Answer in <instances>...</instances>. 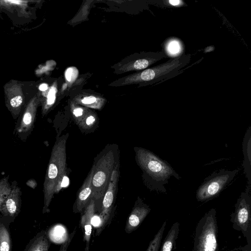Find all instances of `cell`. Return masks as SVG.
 Masks as SVG:
<instances>
[{"label":"cell","mask_w":251,"mask_h":251,"mask_svg":"<svg viewBox=\"0 0 251 251\" xmlns=\"http://www.w3.org/2000/svg\"><path fill=\"white\" fill-rule=\"evenodd\" d=\"M134 149L137 163L143 173L144 182L150 190L166 193L165 185L171 176L181 178L167 162L151 151L141 147H136Z\"/></svg>","instance_id":"obj_1"},{"label":"cell","mask_w":251,"mask_h":251,"mask_svg":"<svg viewBox=\"0 0 251 251\" xmlns=\"http://www.w3.org/2000/svg\"><path fill=\"white\" fill-rule=\"evenodd\" d=\"M68 137L67 133L57 138L51 151L43 185V213L49 211L48 207L53 195L59 191L63 178L66 175V143Z\"/></svg>","instance_id":"obj_2"},{"label":"cell","mask_w":251,"mask_h":251,"mask_svg":"<svg viewBox=\"0 0 251 251\" xmlns=\"http://www.w3.org/2000/svg\"><path fill=\"white\" fill-rule=\"evenodd\" d=\"M119 161L118 147L107 145L95 158L92 177V198L102 200L113 169Z\"/></svg>","instance_id":"obj_3"},{"label":"cell","mask_w":251,"mask_h":251,"mask_svg":"<svg viewBox=\"0 0 251 251\" xmlns=\"http://www.w3.org/2000/svg\"><path fill=\"white\" fill-rule=\"evenodd\" d=\"M190 54H184L172 58L166 62L153 67L129 77V82L152 84L174 77L182 72L191 59Z\"/></svg>","instance_id":"obj_4"},{"label":"cell","mask_w":251,"mask_h":251,"mask_svg":"<svg viewBox=\"0 0 251 251\" xmlns=\"http://www.w3.org/2000/svg\"><path fill=\"white\" fill-rule=\"evenodd\" d=\"M218 231L216 210L212 208L196 226L193 251H218Z\"/></svg>","instance_id":"obj_5"},{"label":"cell","mask_w":251,"mask_h":251,"mask_svg":"<svg viewBox=\"0 0 251 251\" xmlns=\"http://www.w3.org/2000/svg\"><path fill=\"white\" fill-rule=\"evenodd\" d=\"M239 170H227L224 169L215 171L204 179L196 192L198 201H209L220 193L232 181Z\"/></svg>","instance_id":"obj_6"},{"label":"cell","mask_w":251,"mask_h":251,"mask_svg":"<svg viewBox=\"0 0 251 251\" xmlns=\"http://www.w3.org/2000/svg\"><path fill=\"white\" fill-rule=\"evenodd\" d=\"M251 188L242 192L235 205V211L231 215V222L234 229L241 231L246 235L251 228Z\"/></svg>","instance_id":"obj_7"},{"label":"cell","mask_w":251,"mask_h":251,"mask_svg":"<svg viewBox=\"0 0 251 251\" xmlns=\"http://www.w3.org/2000/svg\"><path fill=\"white\" fill-rule=\"evenodd\" d=\"M119 161L113 169L107 188L102 198L101 209L99 215L100 220L97 235L101 232L107 224L116 201L119 178Z\"/></svg>","instance_id":"obj_8"},{"label":"cell","mask_w":251,"mask_h":251,"mask_svg":"<svg viewBox=\"0 0 251 251\" xmlns=\"http://www.w3.org/2000/svg\"><path fill=\"white\" fill-rule=\"evenodd\" d=\"M151 210L150 206L138 197L126 222L125 231L130 233L136 230Z\"/></svg>","instance_id":"obj_9"},{"label":"cell","mask_w":251,"mask_h":251,"mask_svg":"<svg viewBox=\"0 0 251 251\" xmlns=\"http://www.w3.org/2000/svg\"><path fill=\"white\" fill-rule=\"evenodd\" d=\"M20 188L16 184L11 186L9 194L5 197L0 205V212L5 216L16 217L21 208Z\"/></svg>","instance_id":"obj_10"},{"label":"cell","mask_w":251,"mask_h":251,"mask_svg":"<svg viewBox=\"0 0 251 251\" xmlns=\"http://www.w3.org/2000/svg\"><path fill=\"white\" fill-rule=\"evenodd\" d=\"M94 174V166L87 175L82 185L79 189L73 211L75 213H81L92 198V177Z\"/></svg>","instance_id":"obj_11"},{"label":"cell","mask_w":251,"mask_h":251,"mask_svg":"<svg viewBox=\"0 0 251 251\" xmlns=\"http://www.w3.org/2000/svg\"><path fill=\"white\" fill-rule=\"evenodd\" d=\"M95 201L94 199L90 200L85 207L80 221V225L83 232V241L86 243L84 251H89L92 228V219L94 217L95 212Z\"/></svg>","instance_id":"obj_12"},{"label":"cell","mask_w":251,"mask_h":251,"mask_svg":"<svg viewBox=\"0 0 251 251\" xmlns=\"http://www.w3.org/2000/svg\"><path fill=\"white\" fill-rule=\"evenodd\" d=\"M244 155L243 167L248 181L249 188L251 185V127L247 129L243 142Z\"/></svg>","instance_id":"obj_13"},{"label":"cell","mask_w":251,"mask_h":251,"mask_svg":"<svg viewBox=\"0 0 251 251\" xmlns=\"http://www.w3.org/2000/svg\"><path fill=\"white\" fill-rule=\"evenodd\" d=\"M50 245L47 231L42 230L30 240L24 251H48Z\"/></svg>","instance_id":"obj_14"},{"label":"cell","mask_w":251,"mask_h":251,"mask_svg":"<svg viewBox=\"0 0 251 251\" xmlns=\"http://www.w3.org/2000/svg\"><path fill=\"white\" fill-rule=\"evenodd\" d=\"M179 224L176 222L171 226L162 244L160 251H172L176 249V240L179 231Z\"/></svg>","instance_id":"obj_15"},{"label":"cell","mask_w":251,"mask_h":251,"mask_svg":"<svg viewBox=\"0 0 251 251\" xmlns=\"http://www.w3.org/2000/svg\"><path fill=\"white\" fill-rule=\"evenodd\" d=\"M35 112V109L31 106L26 109L23 115L19 127V132H27L31 129L34 122Z\"/></svg>","instance_id":"obj_16"},{"label":"cell","mask_w":251,"mask_h":251,"mask_svg":"<svg viewBox=\"0 0 251 251\" xmlns=\"http://www.w3.org/2000/svg\"><path fill=\"white\" fill-rule=\"evenodd\" d=\"M12 242L8 229L0 222V251H11Z\"/></svg>","instance_id":"obj_17"},{"label":"cell","mask_w":251,"mask_h":251,"mask_svg":"<svg viewBox=\"0 0 251 251\" xmlns=\"http://www.w3.org/2000/svg\"><path fill=\"white\" fill-rule=\"evenodd\" d=\"M166 225V221H165L153 239L150 242L147 249L145 251H159Z\"/></svg>","instance_id":"obj_18"},{"label":"cell","mask_w":251,"mask_h":251,"mask_svg":"<svg viewBox=\"0 0 251 251\" xmlns=\"http://www.w3.org/2000/svg\"><path fill=\"white\" fill-rule=\"evenodd\" d=\"M169 42L168 41L167 44H166V47L164 49L166 51H164L167 55V54H169L171 56H174L173 58L178 57L177 54H179L181 53V44L180 41H177L176 39H172Z\"/></svg>","instance_id":"obj_19"},{"label":"cell","mask_w":251,"mask_h":251,"mask_svg":"<svg viewBox=\"0 0 251 251\" xmlns=\"http://www.w3.org/2000/svg\"><path fill=\"white\" fill-rule=\"evenodd\" d=\"M11 189V186L10 185L7 177H4L0 180V205L5 197L10 192Z\"/></svg>","instance_id":"obj_20"},{"label":"cell","mask_w":251,"mask_h":251,"mask_svg":"<svg viewBox=\"0 0 251 251\" xmlns=\"http://www.w3.org/2000/svg\"><path fill=\"white\" fill-rule=\"evenodd\" d=\"M76 231V228H75L74 231L69 235L66 240L61 244L59 251H67L68 248Z\"/></svg>","instance_id":"obj_21"},{"label":"cell","mask_w":251,"mask_h":251,"mask_svg":"<svg viewBox=\"0 0 251 251\" xmlns=\"http://www.w3.org/2000/svg\"><path fill=\"white\" fill-rule=\"evenodd\" d=\"M23 102V98L21 96H15L10 100V106L14 109H17L21 105Z\"/></svg>","instance_id":"obj_22"},{"label":"cell","mask_w":251,"mask_h":251,"mask_svg":"<svg viewBox=\"0 0 251 251\" xmlns=\"http://www.w3.org/2000/svg\"><path fill=\"white\" fill-rule=\"evenodd\" d=\"M56 89L52 87L50 89L47 97V104L50 106L52 105L55 100Z\"/></svg>","instance_id":"obj_23"},{"label":"cell","mask_w":251,"mask_h":251,"mask_svg":"<svg viewBox=\"0 0 251 251\" xmlns=\"http://www.w3.org/2000/svg\"><path fill=\"white\" fill-rule=\"evenodd\" d=\"M81 102L83 104L86 105H92V107L95 108L93 104L96 103H97V98L95 97L90 96L84 98L82 100H81Z\"/></svg>","instance_id":"obj_24"},{"label":"cell","mask_w":251,"mask_h":251,"mask_svg":"<svg viewBox=\"0 0 251 251\" xmlns=\"http://www.w3.org/2000/svg\"><path fill=\"white\" fill-rule=\"evenodd\" d=\"M167 2L172 6L179 7L184 5V2L179 0H170L167 1Z\"/></svg>","instance_id":"obj_25"},{"label":"cell","mask_w":251,"mask_h":251,"mask_svg":"<svg viewBox=\"0 0 251 251\" xmlns=\"http://www.w3.org/2000/svg\"><path fill=\"white\" fill-rule=\"evenodd\" d=\"M72 73L73 70L71 68L68 69L66 72L65 76L67 80L69 81H70L71 80Z\"/></svg>","instance_id":"obj_26"},{"label":"cell","mask_w":251,"mask_h":251,"mask_svg":"<svg viewBox=\"0 0 251 251\" xmlns=\"http://www.w3.org/2000/svg\"><path fill=\"white\" fill-rule=\"evenodd\" d=\"M39 89L42 91H45L48 89V85L46 83H43L40 85Z\"/></svg>","instance_id":"obj_27"},{"label":"cell","mask_w":251,"mask_h":251,"mask_svg":"<svg viewBox=\"0 0 251 251\" xmlns=\"http://www.w3.org/2000/svg\"><path fill=\"white\" fill-rule=\"evenodd\" d=\"M5 2H10L12 3L13 4H20L21 2H22V1L19 0H5Z\"/></svg>","instance_id":"obj_28"}]
</instances>
